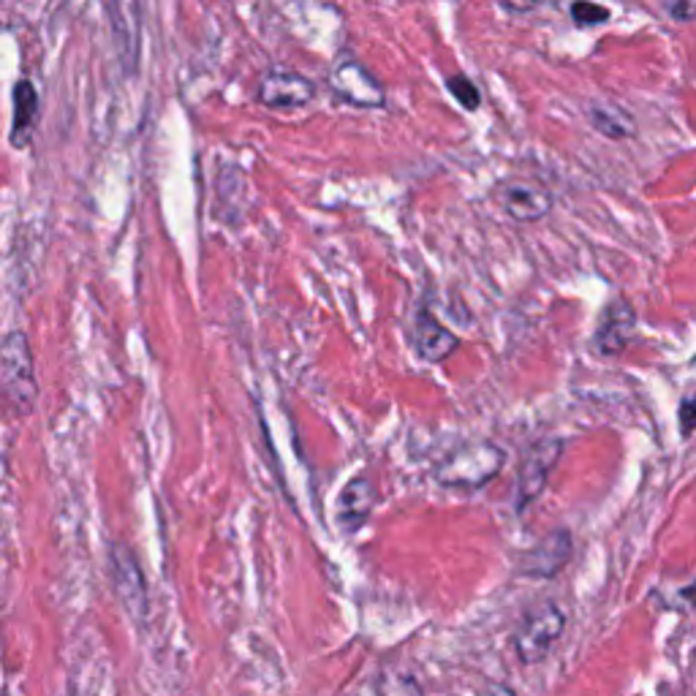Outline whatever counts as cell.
<instances>
[{"mask_svg":"<svg viewBox=\"0 0 696 696\" xmlns=\"http://www.w3.org/2000/svg\"><path fill=\"white\" fill-rule=\"evenodd\" d=\"M329 82L335 93L354 107H381L384 103L381 82L354 58H340L329 74Z\"/></svg>","mask_w":696,"mask_h":696,"instance_id":"52a82bcc","label":"cell"},{"mask_svg":"<svg viewBox=\"0 0 696 696\" xmlns=\"http://www.w3.org/2000/svg\"><path fill=\"white\" fill-rule=\"evenodd\" d=\"M112 17V39L118 47L120 63L126 71L137 69L139 60V6L137 3H112L109 6Z\"/></svg>","mask_w":696,"mask_h":696,"instance_id":"7c38bea8","label":"cell"},{"mask_svg":"<svg viewBox=\"0 0 696 696\" xmlns=\"http://www.w3.org/2000/svg\"><path fill=\"white\" fill-rule=\"evenodd\" d=\"M376 504V490H374V481L365 479V476H357L351 479L348 485L340 490L338 504H335V515H338L340 528L354 534L365 525V520L370 517Z\"/></svg>","mask_w":696,"mask_h":696,"instance_id":"8fae6325","label":"cell"},{"mask_svg":"<svg viewBox=\"0 0 696 696\" xmlns=\"http://www.w3.org/2000/svg\"><path fill=\"white\" fill-rule=\"evenodd\" d=\"M36 118H39V93L30 79H20L14 84V118H11V145L26 148L33 137Z\"/></svg>","mask_w":696,"mask_h":696,"instance_id":"5bb4252c","label":"cell"},{"mask_svg":"<svg viewBox=\"0 0 696 696\" xmlns=\"http://www.w3.org/2000/svg\"><path fill=\"white\" fill-rule=\"evenodd\" d=\"M588 120L598 133L609 139H623L634 133V120L620 107H613V103H590Z\"/></svg>","mask_w":696,"mask_h":696,"instance_id":"9a60e30c","label":"cell"},{"mask_svg":"<svg viewBox=\"0 0 696 696\" xmlns=\"http://www.w3.org/2000/svg\"><path fill=\"white\" fill-rule=\"evenodd\" d=\"M571 20L583 28L601 26V22L609 20V9H604V6H596V3H574Z\"/></svg>","mask_w":696,"mask_h":696,"instance_id":"ac0fdd59","label":"cell"},{"mask_svg":"<svg viewBox=\"0 0 696 696\" xmlns=\"http://www.w3.org/2000/svg\"><path fill=\"white\" fill-rule=\"evenodd\" d=\"M667 14L677 22H692V20H696V3H688V0H680V3H669Z\"/></svg>","mask_w":696,"mask_h":696,"instance_id":"ffe728a7","label":"cell"},{"mask_svg":"<svg viewBox=\"0 0 696 696\" xmlns=\"http://www.w3.org/2000/svg\"><path fill=\"white\" fill-rule=\"evenodd\" d=\"M0 389L3 400L17 417H28L39 398V384H36L33 354H30L28 335L22 329L6 332L0 344Z\"/></svg>","mask_w":696,"mask_h":696,"instance_id":"6da1fadb","label":"cell"},{"mask_svg":"<svg viewBox=\"0 0 696 696\" xmlns=\"http://www.w3.org/2000/svg\"><path fill=\"white\" fill-rule=\"evenodd\" d=\"M574 545L569 530L558 528L547 534L545 539L520 558V574L530 579H553L555 574L564 571V566L571 560Z\"/></svg>","mask_w":696,"mask_h":696,"instance_id":"9c48e42d","label":"cell"},{"mask_svg":"<svg viewBox=\"0 0 696 696\" xmlns=\"http://www.w3.org/2000/svg\"><path fill=\"white\" fill-rule=\"evenodd\" d=\"M560 451H564V441H560V438H547V441H539L536 447L528 449V455H525L520 463V474H517L515 487L517 511L528 509V506L539 498V493L547 487L549 474L558 466Z\"/></svg>","mask_w":696,"mask_h":696,"instance_id":"5b68a950","label":"cell"},{"mask_svg":"<svg viewBox=\"0 0 696 696\" xmlns=\"http://www.w3.org/2000/svg\"><path fill=\"white\" fill-rule=\"evenodd\" d=\"M504 6V11H509V14H528V11L539 9L536 3H500Z\"/></svg>","mask_w":696,"mask_h":696,"instance_id":"44dd1931","label":"cell"},{"mask_svg":"<svg viewBox=\"0 0 696 696\" xmlns=\"http://www.w3.org/2000/svg\"><path fill=\"white\" fill-rule=\"evenodd\" d=\"M498 201L520 223L541 221L553 210V193L541 182L528 180V177H511V180L500 182Z\"/></svg>","mask_w":696,"mask_h":696,"instance_id":"8992f818","label":"cell"},{"mask_svg":"<svg viewBox=\"0 0 696 696\" xmlns=\"http://www.w3.org/2000/svg\"><path fill=\"white\" fill-rule=\"evenodd\" d=\"M634 332V310L628 308L626 302H613L607 310H604L601 321H598L594 346L598 354L604 357H613V354H620L626 348L628 338Z\"/></svg>","mask_w":696,"mask_h":696,"instance_id":"4fadbf2b","label":"cell"},{"mask_svg":"<svg viewBox=\"0 0 696 696\" xmlns=\"http://www.w3.org/2000/svg\"><path fill=\"white\" fill-rule=\"evenodd\" d=\"M447 88H449V93L455 96L457 103H460L463 109H468V112H476V109H479L481 93H479V88H476V84L466 74H451L447 79Z\"/></svg>","mask_w":696,"mask_h":696,"instance_id":"e0dca14e","label":"cell"},{"mask_svg":"<svg viewBox=\"0 0 696 696\" xmlns=\"http://www.w3.org/2000/svg\"><path fill=\"white\" fill-rule=\"evenodd\" d=\"M696 430V395L694 398L683 400L680 406V432L683 438H688Z\"/></svg>","mask_w":696,"mask_h":696,"instance_id":"d6986e66","label":"cell"},{"mask_svg":"<svg viewBox=\"0 0 696 696\" xmlns=\"http://www.w3.org/2000/svg\"><path fill=\"white\" fill-rule=\"evenodd\" d=\"M566 632V613L560 604L541 601L530 607L511 634V647L523 664L545 662Z\"/></svg>","mask_w":696,"mask_h":696,"instance_id":"3957f363","label":"cell"},{"mask_svg":"<svg viewBox=\"0 0 696 696\" xmlns=\"http://www.w3.org/2000/svg\"><path fill=\"white\" fill-rule=\"evenodd\" d=\"M414 348H417L419 357L425 362H444V359L451 357L460 346V338L455 332H449L436 316H430L427 310H419L417 319H414Z\"/></svg>","mask_w":696,"mask_h":696,"instance_id":"30bf717a","label":"cell"},{"mask_svg":"<svg viewBox=\"0 0 696 696\" xmlns=\"http://www.w3.org/2000/svg\"><path fill=\"white\" fill-rule=\"evenodd\" d=\"M109 579H112L115 596L123 604L126 613L137 623L148 618L150 598L142 566H139L137 555H133L126 545H120V541L109 547Z\"/></svg>","mask_w":696,"mask_h":696,"instance_id":"277c9868","label":"cell"},{"mask_svg":"<svg viewBox=\"0 0 696 696\" xmlns=\"http://www.w3.org/2000/svg\"><path fill=\"white\" fill-rule=\"evenodd\" d=\"M376 696H425V688L411 669L389 667L378 675Z\"/></svg>","mask_w":696,"mask_h":696,"instance_id":"2e32d148","label":"cell"},{"mask_svg":"<svg viewBox=\"0 0 696 696\" xmlns=\"http://www.w3.org/2000/svg\"><path fill=\"white\" fill-rule=\"evenodd\" d=\"M485 696H517V694L511 692L509 686H493V688H487Z\"/></svg>","mask_w":696,"mask_h":696,"instance_id":"7402d4cb","label":"cell"},{"mask_svg":"<svg viewBox=\"0 0 696 696\" xmlns=\"http://www.w3.org/2000/svg\"><path fill=\"white\" fill-rule=\"evenodd\" d=\"M506 463V451L490 441L463 444L455 451H449L436 466V479L444 487H457V490H476L485 487L500 474Z\"/></svg>","mask_w":696,"mask_h":696,"instance_id":"7a4b0ae2","label":"cell"},{"mask_svg":"<svg viewBox=\"0 0 696 696\" xmlns=\"http://www.w3.org/2000/svg\"><path fill=\"white\" fill-rule=\"evenodd\" d=\"M316 99V84L297 71H267L259 82V101L270 109H299Z\"/></svg>","mask_w":696,"mask_h":696,"instance_id":"ba28073f","label":"cell"}]
</instances>
